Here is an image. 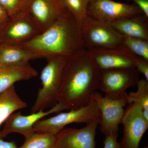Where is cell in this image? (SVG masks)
<instances>
[{
    "instance_id": "cell-13",
    "label": "cell",
    "mask_w": 148,
    "mask_h": 148,
    "mask_svg": "<svg viewBox=\"0 0 148 148\" xmlns=\"http://www.w3.org/2000/svg\"><path fill=\"white\" fill-rule=\"evenodd\" d=\"M99 122L80 128H64L56 135L54 148H96L95 137Z\"/></svg>"
},
{
    "instance_id": "cell-16",
    "label": "cell",
    "mask_w": 148,
    "mask_h": 148,
    "mask_svg": "<svg viewBox=\"0 0 148 148\" xmlns=\"http://www.w3.org/2000/svg\"><path fill=\"white\" fill-rule=\"evenodd\" d=\"M110 24L122 36L148 40V18L143 14L121 18Z\"/></svg>"
},
{
    "instance_id": "cell-2",
    "label": "cell",
    "mask_w": 148,
    "mask_h": 148,
    "mask_svg": "<svg viewBox=\"0 0 148 148\" xmlns=\"http://www.w3.org/2000/svg\"><path fill=\"white\" fill-rule=\"evenodd\" d=\"M18 45L47 60L58 56L69 58L86 49L80 26L69 11L45 31Z\"/></svg>"
},
{
    "instance_id": "cell-17",
    "label": "cell",
    "mask_w": 148,
    "mask_h": 148,
    "mask_svg": "<svg viewBox=\"0 0 148 148\" xmlns=\"http://www.w3.org/2000/svg\"><path fill=\"white\" fill-rule=\"evenodd\" d=\"M38 58V55L20 46L0 43V64H26Z\"/></svg>"
},
{
    "instance_id": "cell-5",
    "label": "cell",
    "mask_w": 148,
    "mask_h": 148,
    "mask_svg": "<svg viewBox=\"0 0 148 148\" xmlns=\"http://www.w3.org/2000/svg\"><path fill=\"white\" fill-rule=\"evenodd\" d=\"M81 30L86 49H124L122 35L109 23L87 16L81 25Z\"/></svg>"
},
{
    "instance_id": "cell-29",
    "label": "cell",
    "mask_w": 148,
    "mask_h": 148,
    "mask_svg": "<svg viewBox=\"0 0 148 148\" xmlns=\"http://www.w3.org/2000/svg\"><path fill=\"white\" fill-rule=\"evenodd\" d=\"M144 148H148V146H147V147H145Z\"/></svg>"
},
{
    "instance_id": "cell-25",
    "label": "cell",
    "mask_w": 148,
    "mask_h": 148,
    "mask_svg": "<svg viewBox=\"0 0 148 148\" xmlns=\"http://www.w3.org/2000/svg\"><path fill=\"white\" fill-rule=\"evenodd\" d=\"M103 142L104 148H120L119 143L118 142V134H109L105 136Z\"/></svg>"
},
{
    "instance_id": "cell-22",
    "label": "cell",
    "mask_w": 148,
    "mask_h": 148,
    "mask_svg": "<svg viewBox=\"0 0 148 148\" xmlns=\"http://www.w3.org/2000/svg\"><path fill=\"white\" fill-rule=\"evenodd\" d=\"M67 10L73 15L80 26L87 16L89 0H60Z\"/></svg>"
},
{
    "instance_id": "cell-19",
    "label": "cell",
    "mask_w": 148,
    "mask_h": 148,
    "mask_svg": "<svg viewBox=\"0 0 148 148\" xmlns=\"http://www.w3.org/2000/svg\"><path fill=\"white\" fill-rule=\"evenodd\" d=\"M136 92H129L126 95L127 103H135L142 108L143 116L148 122V81L145 79H140L137 84Z\"/></svg>"
},
{
    "instance_id": "cell-18",
    "label": "cell",
    "mask_w": 148,
    "mask_h": 148,
    "mask_svg": "<svg viewBox=\"0 0 148 148\" xmlns=\"http://www.w3.org/2000/svg\"><path fill=\"white\" fill-rule=\"evenodd\" d=\"M27 106V103L21 100L16 93L14 85L0 94V139L3 123L12 114Z\"/></svg>"
},
{
    "instance_id": "cell-9",
    "label": "cell",
    "mask_w": 148,
    "mask_h": 148,
    "mask_svg": "<svg viewBox=\"0 0 148 148\" xmlns=\"http://www.w3.org/2000/svg\"><path fill=\"white\" fill-rule=\"evenodd\" d=\"M41 32L27 14L8 17L0 27V43L20 45Z\"/></svg>"
},
{
    "instance_id": "cell-1",
    "label": "cell",
    "mask_w": 148,
    "mask_h": 148,
    "mask_svg": "<svg viewBox=\"0 0 148 148\" xmlns=\"http://www.w3.org/2000/svg\"><path fill=\"white\" fill-rule=\"evenodd\" d=\"M100 73L86 49L69 58L57 97L61 112L79 108L90 103L93 92L99 89Z\"/></svg>"
},
{
    "instance_id": "cell-26",
    "label": "cell",
    "mask_w": 148,
    "mask_h": 148,
    "mask_svg": "<svg viewBox=\"0 0 148 148\" xmlns=\"http://www.w3.org/2000/svg\"><path fill=\"white\" fill-rule=\"evenodd\" d=\"M127 2H132L140 9L143 14L148 18V0H126Z\"/></svg>"
},
{
    "instance_id": "cell-7",
    "label": "cell",
    "mask_w": 148,
    "mask_h": 148,
    "mask_svg": "<svg viewBox=\"0 0 148 148\" xmlns=\"http://www.w3.org/2000/svg\"><path fill=\"white\" fill-rule=\"evenodd\" d=\"M143 14L133 3L118 2L112 0H89L87 16L110 23L128 16Z\"/></svg>"
},
{
    "instance_id": "cell-20",
    "label": "cell",
    "mask_w": 148,
    "mask_h": 148,
    "mask_svg": "<svg viewBox=\"0 0 148 148\" xmlns=\"http://www.w3.org/2000/svg\"><path fill=\"white\" fill-rule=\"evenodd\" d=\"M56 135L47 132H34L25 138L23 145L17 148H54Z\"/></svg>"
},
{
    "instance_id": "cell-27",
    "label": "cell",
    "mask_w": 148,
    "mask_h": 148,
    "mask_svg": "<svg viewBox=\"0 0 148 148\" xmlns=\"http://www.w3.org/2000/svg\"><path fill=\"white\" fill-rule=\"evenodd\" d=\"M0 148H17L15 142H7L0 139Z\"/></svg>"
},
{
    "instance_id": "cell-3",
    "label": "cell",
    "mask_w": 148,
    "mask_h": 148,
    "mask_svg": "<svg viewBox=\"0 0 148 148\" xmlns=\"http://www.w3.org/2000/svg\"><path fill=\"white\" fill-rule=\"evenodd\" d=\"M69 58L58 56L47 60L40 76L42 87L39 90L31 112H36L53 107L61 86L65 66Z\"/></svg>"
},
{
    "instance_id": "cell-10",
    "label": "cell",
    "mask_w": 148,
    "mask_h": 148,
    "mask_svg": "<svg viewBox=\"0 0 148 148\" xmlns=\"http://www.w3.org/2000/svg\"><path fill=\"white\" fill-rule=\"evenodd\" d=\"M92 97L97 102L101 112L100 131L105 136L111 133L118 134L124 108L127 104L126 98L113 100L103 97L96 91L93 92Z\"/></svg>"
},
{
    "instance_id": "cell-4",
    "label": "cell",
    "mask_w": 148,
    "mask_h": 148,
    "mask_svg": "<svg viewBox=\"0 0 148 148\" xmlns=\"http://www.w3.org/2000/svg\"><path fill=\"white\" fill-rule=\"evenodd\" d=\"M101 115L98 104L92 97L90 103L84 107L40 120L35 123L33 129L35 132H47L56 135L65 126L71 123L88 124L94 121L100 122Z\"/></svg>"
},
{
    "instance_id": "cell-8",
    "label": "cell",
    "mask_w": 148,
    "mask_h": 148,
    "mask_svg": "<svg viewBox=\"0 0 148 148\" xmlns=\"http://www.w3.org/2000/svg\"><path fill=\"white\" fill-rule=\"evenodd\" d=\"M121 123L123 126V136L119 143L120 148H139L148 127L142 108L135 103L130 104L124 111Z\"/></svg>"
},
{
    "instance_id": "cell-14",
    "label": "cell",
    "mask_w": 148,
    "mask_h": 148,
    "mask_svg": "<svg viewBox=\"0 0 148 148\" xmlns=\"http://www.w3.org/2000/svg\"><path fill=\"white\" fill-rule=\"evenodd\" d=\"M60 108L57 104L47 111L41 110L29 115H23L21 112L13 113L5 122L4 125L1 131V139H3L13 132L19 133L28 138L34 132V125L45 117L53 113L60 112Z\"/></svg>"
},
{
    "instance_id": "cell-28",
    "label": "cell",
    "mask_w": 148,
    "mask_h": 148,
    "mask_svg": "<svg viewBox=\"0 0 148 148\" xmlns=\"http://www.w3.org/2000/svg\"><path fill=\"white\" fill-rule=\"evenodd\" d=\"M8 18V15L3 8L0 4V27Z\"/></svg>"
},
{
    "instance_id": "cell-15",
    "label": "cell",
    "mask_w": 148,
    "mask_h": 148,
    "mask_svg": "<svg viewBox=\"0 0 148 148\" xmlns=\"http://www.w3.org/2000/svg\"><path fill=\"white\" fill-rule=\"evenodd\" d=\"M38 72L29 63L18 65L0 64V94L20 81L37 76Z\"/></svg>"
},
{
    "instance_id": "cell-12",
    "label": "cell",
    "mask_w": 148,
    "mask_h": 148,
    "mask_svg": "<svg viewBox=\"0 0 148 148\" xmlns=\"http://www.w3.org/2000/svg\"><path fill=\"white\" fill-rule=\"evenodd\" d=\"M95 66L101 71L135 69V56L125 49H87Z\"/></svg>"
},
{
    "instance_id": "cell-21",
    "label": "cell",
    "mask_w": 148,
    "mask_h": 148,
    "mask_svg": "<svg viewBox=\"0 0 148 148\" xmlns=\"http://www.w3.org/2000/svg\"><path fill=\"white\" fill-rule=\"evenodd\" d=\"M122 45L133 55L148 60V40L122 36Z\"/></svg>"
},
{
    "instance_id": "cell-24",
    "label": "cell",
    "mask_w": 148,
    "mask_h": 148,
    "mask_svg": "<svg viewBox=\"0 0 148 148\" xmlns=\"http://www.w3.org/2000/svg\"><path fill=\"white\" fill-rule=\"evenodd\" d=\"M135 69L143 74L145 79L148 81V60L137 57L135 61Z\"/></svg>"
},
{
    "instance_id": "cell-11",
    "label": "cell",
    "mask_w": 148,
    "mask_h": 148,
    "mask_svg": "<svg viewBox=\"0 0 148 148\" xmlns=\"http://www.w3.org/2000/svg\"><path fill=\"white\" fill-rule=\"evenodd\" d=\"M68 12L60 0H30L27 15L42 32Z\"/></svg>"
},
{
    "instance_id": "cell-23",
    "label": "cell",
    "mask_w": 148,
    "mask_h": 148,
    "mask_svg": "<svg viewBox=\"0 0 148 148\" xmlns=\"http://www.w3.org/2000/svg\"><path fill=\"white\" fill-rule=\"evenodd\" d=\"M30 0H0V4L3 8L8 17L27 14Z\"/></svg>"
},
{
    "instance_id": "cell-6",
    "label": "cell",
    "mask_w": 148,
    "mask_h": 148,
    "mask_svg": "<svg viewBox=\"0 0 148 148\" xmlns=\"http://www.w3.org/2000/svg\"><path fill=\"white\" fill-rule=\"evenodd\" d=\"M140 72L136 69H111L101 71L99 89L105 96L113 100L125 99L129 87L137 84Z\"/></svg>"
}]
</instances>
